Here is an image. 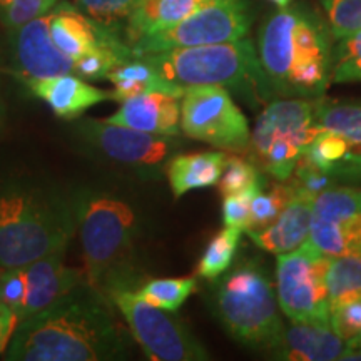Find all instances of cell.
Returning a JSON list of instances; mask_svg holds the SVG:
<instances>
[{"mask_svg":"<svg viewBox=\"0 0 361 361\" xmlns=\"http://www.w3.org/2000/svg\"><path fill=\"white\" fill-rule=\"evenodd\" d=\"M166 80L183 90L196 85L234 89L247 101L263 102L274 92L247 37L234 42L141 54Z\"/></svg>","mask_w":361,"mask_h":361,"instance_id":"5b68a950","label":"cell"},{"mask_svg":"<svg viewBox=\"0 0 361 361\" xmlns=\"http://www.w3.org/2000/svg\"><path fill=\"white\" fill-rule=\"evenodd\" d=\"M329 259L310 241L295 251L278 255L276 298L279 310L290 322L329 319Z\"/></svg>","mask_w":361,"mask_h":361,"instance_id":"8fae6325","label":"cell"},{"mask_svg":"<svg viewBox=\"0 0 361 361\" xmlns=\"http://www.w3.org/2000/svg\"><path fill=\"white\" fill-rule=\"evenodd\" d=\"M17 328V318L7 306L0 305V355L6 353L8 343Z\"/></svg>","mask_w":361,"mask_h":361,"instance_id":"74e56055","label":"cell"},{"mask_svg":"<svg viewBox=\"0 0 361 361\" xmlns=\"http://www.w3.org/2000/svg\"><path fill=\"white\" fill-rule=\"evenodd\" d=\"M49 32L59 51L75 61L101 44L104 25L90 19L75 6L62 2L51 11Z\"/></svg>","mask_w":361,"mask_h":361,"instance_id":"ffe728a7","label":"cell"},{"mask_svg":"<svg viewBox=\"0 0 361 361\" xmlns=\"http://www.w3.org/2000/svg\"><path fill=\"white\" fill-rule=\"evenodd\" d=\"M139 0H78L75 7L92 20L106 27H116L128 19Z\"/></svg>","mask_w":361,"mask_h":361,"instance_id":"e575fe53","label":"cell"},{"mask_svg":"<svg viewBox=\"0 0 361 361\" xmlns=\"http://www.w3.org/2000/svg\"><path fill=\"white\" fill-rule=\"evenodd\" d=\"M348 348H350V353H355V351H361V333L358 336H355L353 340L348 341Z\"/></svg>","mask_w":361,"mask_h":361,"instance_id":"f35d334b","label":"cell"},{"mask_svg":"<svg viewBox=\"0 0 361 361\" xmlns=\"http://www.w3.org/2000/svg\"><path fill=\"white\" fill-rule=\"evenodd\" d=\"M111 301L128 324L144 355L154 361H204L209 353L169 311L156 308L135 296L134 290L111 291Z\"/></svg>","mask_w":361,"mask_h":361,"instance_id":"ba28073f","label":"cell"},{"mask_svg":"<svg viewBox=\"0 0 361 361\" xmlns=\"http://www.w3.org/2000/svg\"><path fill=\"white\" fill-rule=\"evenodd\" d=\"M266 184V183H264ZM264 184L250 189V191L241 194H233V196L223 197V221L224 226L241 229L243 233L250 229L251 223V200Z\"/></svg>","mask_w":361,"mask_h":361,"instance_id":"d590c367","label":"cell"},{"mask_svg":"<svg viewBox=\"0 0 361 361\" xmlns=\"http://www.w3.org/2000/svg\"><path fill=\"white\" fill-rule=\"evenodd\" d=\"M329 324L348 343L361 333V293L350 295L329 306Z\"/></svg>","mask_w":361,"mask_h":361,"instance_id":"d6a6232c","label":"cell"},{"mask_svg":"<svg viewBox=\"0 0 361 361\" xmlns=\"http://www.w3.org/2000/svg\"><path fill=\"white\" fill-rule=\"evenodd\" d=\"M2 123H4V102H2V97H0V128H2Z\"/></svg>","mask_w":361,"mask_h":361,"instance_id":"60d3db41","label":"cell"},{"mask_svg":"<svg viewBox=\"0 0 361 361\" xmlns=\"http://www.w3.org/2000/svg\"><path fill=\"white\" fill-rule=\"evenodd\" d=\"M314 197L313 194L296 188L295 196L273 223L263 229H251V231H246V234L261 250L276 256L298 250L306 241H310Z\"/></svg>","mask_w":361,"mask_h":361,"instance_id":"e0dca14e","label":"cell"},{"mask_svg":"<svg viewBox=\"0 0 361 361\" xmlns=\"http://www.w3.org/2000/svg\"><path fill=\"white\" fill-rule=\"evenodd\" d=\"M269 2H273L274 6H276L278 8H281V7H288L291 4V0H269Z\"/></svg>","mask_w":361,"mask_h":361,"instance_id":"ab89813d","label":"cell"},{"mask_svg":"<svg viewBox=\"0 0 361 361\" xmlns=\"http://www.w3.org/2000/svg\"><path fill=\"white\" fill-rule=\"evenodd\" d=\"M180 130L228 152L247 151L251 130L246 116L221 85H196L180 97Z\"/></svg>","mask_w":361,"mask_h":361,"instance_id":"30bf717a","label":"cell"},{"mask_svg":"<svg viewBox=\"0 0 361 361\" xmlns=\"http://www.w3.org/2000/svg\"><path fill=\"white\" fill-rule=\"evenodd\" d=\"M213 0H139L126 19L124 39L135 40L169 29Z\"/></svg>","mask_w":361,"mask_h":361,"instance_id":"44dd1931","label":"cell"},{"mask_svg":"<svg viewBox=\"0 0 361 361\" xmlns=\"http://www.w3.org/2000/svg\"><path fill=\"white\" fill-rule=\"evenodd\" d=\"M218 184L219 192L224 197L246 192L252 188L261 186V184H264V179L261 178L258 168L252 162H247L236 156H228Z\"/></svg>","mask_w":361,"mask_h":361,"instance_id":"4dcf8cb0","label":"cell"},{"mask_svg":"<svg viewBox=\"0 0 361 361\" xmlns=\"http://www.w3.org/2000/svg\"><path fill=\"white\" fill-rule=\"evenodd\" d=\"M326 284L329 306L343 298L361 293V251L329 259Z\"/></svg>","mask_w":361,"mask_h":361,"instance_id":"83f0119b","label":"cell"},{"mask_svg":"<svg viewBox=\"0 0 361 361\" xmlns=\"http://www.w3.org/2000/svg\"><path fill=\"white\" fill-rule=\"evenodd\" d=\"M72 204L85 278L106 295L133 286L129 259L139 233L134 207L119 194L99 188L79 189Z\"/></svg>","mask_w":361,"mask_h":361,"instance_id":"277c9868","label":"cell"},{"mask_svg":"<svg viewBox=\"0 0 361 361\" xmlns=\"http://www.w3.org/2000/svg\"><path fill=\"white\" fill-rule=\"evenodd\" d=\"M196 290L197 283L194 278H164L151 279L134 293L146 303L174 313Z\"/></svg>","mask_w":361,"mask_h":361,"instance_id":"484cf974","label":"cell"},{"mask_svg":"<svg viewBox=\"0 0 361 361\" xmlns=\"http://www.w3.org/2000/svg\"><path fill=\"white\" fill-rule=\"evenodd\" d=\"M258 56L274 92L319 99L331 84L328 25L303 6L278 8L259 30Z\"/></svg>","mask_w":361,"mask_h":361,"instance_id":"3957f363","label":"cell"},{"mask_svg":"<svg viewBox=\"0 0 361 361\" xmlns=\"http://www.w3.org/2000/svg\"><path fill=\"white\" fill-rule=\"evenodd\" d=\"M252 12L247 0H213L169 29L130 44L135 56L169 49L234 42L251 29Z\"/></svg>","mask_w":361,"mask_h":361,"instance_id":"9c48e42d","label":"cell"},{"mask_svg":"<svg viewBox=\"0 0 361 361\" xmlns=\"http://www.w3.org/2000/svg\"><path fill=\"white\" fill-rule=\"evenodd\" d=\"M57 0H0V19L8 30L42 17L56 7Z\"/></svg>","mask_w":361,"mask_h":361,"instance_id":"836d02e7","label":"cell"},{"mask_svg":"<svg viewBox=\"0 0 361 361\" xmlns=\"http://www.w3.org/2000/svg\"><path fill=\"white\" fill-rule=\"evenodd\" d=\"M78 128L85 142L128 168L144 171L157 168L173 151L168 135L142 133L101 119H84Z\"/></svg>","mask_w":361,"mask_h":361,"instance_id":"4fadbf2b","label":"cell"},{"mask_svg":"<svg viewBox=\"0 0 361 361\" xmlns=\"http://www.w3.org/2000/svg\"><path fill=\"white\" fill-rule=\"evenodd\" d=\"M243 231L231 226H224V229L211 239L209 245L202 252L197 263V276L214 281L231 268L238 246L241 243Z\"/></svg>","mask_w":361,"mask_h":361,"instance_id":"d4e9b609","label":"cell"},{"mask_svg":"<svg viewBox=\"0 0 361 361\" xmlns=\"http://www.w3.org/2000/svg\"><path fill=\"white\" fill-rule=\"evenodd\" d=\"M335 180H350V183H361V149L350 152L335 169L331 171Z\"/></svg>","mask_w":361,"mask_h":361,"instance_id":"8d00e7d4","label":"cell"},{"mask_svg":"<svg viewBox=\"0 0 361 361\" xmlns=\"http://www.w3.org/2000/svg\"><path fill=\"white\" fill-rule=\"evenodd\" d=\"M74 233L71 194L29 176L0 178V269L66 252Z\"/></svg>","mask_w":361,"mask_h":361,"instance_id":"7a4b0ae2","label":"cell"},{"mask_svg":"<svg viewBox=\"0 0 361 361\" xmlns=\"http://www.w3.org/2000/svg\"><path fill=\"white\" fill-rule=\"evenodd\" d=\"M278 360L290 361H335L346 360L348 343L336 335L329 319L291 322L271 348Z\"/></svg>","mask_w":361,"mask_h":361,"instance_id":"2e32d148","label":"cell"},{"mask_svg":"<svg viewBox=\"0 0 361 361\" xmlns=\"http://www.w3.org/2000/svg\"><path fill=\"white\" fill-rule=\"evenodd\" d=\"M129 340L114 303L87 278L13 331L8 361H106L126 358Z\"/></svg>","mask_w":361,"mask_h":361,"instance_id":"6da1fadb","label":"cell"},{"mask_svg":"<svg viewBox=\"0 0 361 361\" xmlns=\"http://www.w3.org/2000/svg\"><path fill=\"white\" fill-rule=\"evenodd\" d=\"M51 12L27 22L12 32V54L22 79H45L74 74V59L59 51L49 32Z\"/></svg>","mask_w":361,"mask_h":361,"instance_id":"5bb4252c","label":"cell"},{"mask_svg":"<svg viewBox=\"0 0 361 361\" xmlns=\"http://www.w3.org/2000/svg\"><path fill=\"white\" fill-rule=\"evenodd\" d=\"M214 281L211 301L226 331L251 348H273L283 323L276 291L263 266L243 261Z\"/></svg>","mask_w":361,"mask_h":361,"instance_id":"8992f818","label":"cell"},{"mask_svg":"<svg viewBox=\"0 0 361 361\" xmlns=\"http://www.w3.org/2000/svg\"><path fill=\"white\" fill-rule=\"evenodd\" d=\"M361 80V32L338 39L333 49L331 84Z\"/></svg>","mask_w":361,"mask_h":361,"instance_id":"f546056e","label":"cell"},{"mask_svg":"<svg viewBox=\"0 0 361 361\" xmlns=\"http://www.w3.org/2000/svg\"><path fill=\"white\" fill-rule=\"evenodd\" d=\"M314 119L322 129L345 137L351 152L361 149V102H331L319 97Z\"/></svg>","mask_w":361,"mask_h":361,"instance_id":"cb8c5ba5","label":"cell"},{"mask_svg":"<svg viewBox=\"0 0 361 361\" xmlns=\"http://www.w3.org/2000/svg\"><path fill=\"white\" fill-rule=\"evenodd\" d=\"M310 243L335 258L361 251V189H324L314 197Z\"/></svg>","mask_w":361,"mask_h":361,"instance_id":"7c38bea8","label":"cell"},{"mask_svg":"<svg viewBox=\"0 0 361 361\" xmlns=\"http://www.w3.org/2000/svg\"><path fill=\"white\" fill-rule=\"evenodd\" d=\"M64 255L66 252H52L34 263L25 264V296L17 313V326L42 313L75 284L85 279L84 271L64 264Z\"/></svg>","mask_w":361,"mask_h":361,"instance_id":"9a60e30c","label":"cell"},{"mask_svg":"<svg viewBox=\"0 0 361 361\" xmlns=\"http://www.w3.org/2000/svg\"><path fill=\"white\" fill-rule=\"evenodd\" d=\"M25 84L61 119H78L90 107L111 99V92L94 87L75 74L30 79Z\"/></svg>","mask_w":361,"mask_h":361,"instance_id":"d6986e66","label":"cell"},{"mask_svg":"<svg viewBox=\"0 0 361 361\" xmlns=\"http://www.w3.org/2000/svg\"><path fill=\"white\" fill-rule=\"evenodd\" d=\"M295 192L296 188L288 180H279V184L271 186L269 191H264V188L259 189L251 200V223L247 231L263 229L273 223L291 201Z\"/></svg>","mask_w":361,"mask_h":361,"instance_id":"f1b7e54d","label":"cell"},{"mask_svg":"<svg viewBox=\"0 0 361 361\" xmlns=\"http://www.w3.org/2000/svg\"><path fill=\"white\" fill-rule=\"evenodd\" d=\"M228 156L221 151L196 152V154H179L171 157L166 164L169 186L174 197H180L189 191L209 188L218 184L223 174Z\"/></svg>","mask_w":361,"mask_h":361,"instance_id":"7402d4cb","label":"cell"},{"mask_svg":"<svg viewBox=\"0 0 361 361\" xmlns=\"http://www.w3.org/2000/svg\"><path fill=\"white\" fill-rule=\"evenodd\" d=\"M351 152V146L345 137L331 130H322L305 147L303 154L296 164L308 166L324 174H331L340 162Z\"/></svg>","mask_w":361,"mask_h":361,"instance_id":"4316f807","label":"cell"},{"mask_svg":"<svg viewBox=\"0 0 361 361\" xmlns=\"http://www.w3.org/2000/svg\"><path fill=\"white\" fill-rule=\"evenodd\" d=\"M316 101L283 97L264 107L247 147L256 168L278 180L291 178L305 147L323 130L314 119Z\"/></svg>","mask_w":361,"mask_h":361,"instance_id":"52a82bcc","label":"cell"},{"mask_svg":"<svg viewBox=\"0 0 361 361\" xmlns=\"http://www.w3.org/2000/svg\"><path fill=\"white\" fill-rule=\"evenodd\" d=\"M106 121L142 133L173 137L180 133V97L164 92L142 94L123 102Z\"/></svg>","mask_w":361,"mask_h":361,"instance_id":"ac0fdd59","label":"cell"},{"mask_svg":"<svg viewBox=\"0 0 361 361\" xmlns=\"http://www.w3.org/2000/svg\"><path fill=\"white\" fill-rule=\"evenodd\" d=\"M331 37L343 39L361 32V0H323Z\"/></svg>","mask_w":361,"mask_h":361,"instance_id":"1f68e13d","label":"cell"},{"mask_svg":"<svg viewBox=\"0 0 361 361\" xmlns=\"http://www.w3.org/2000/svg\"><path fill=\"white\" fill-rule=\"evenodd\" d=\"M107 79L114 85V89L111 90V101L121 104L149 92H164L176 97L184 96L183 89L166 80L141 56H133L128 61L121 62L111 71Z\"/></svg>","mask_w":361,"mask_h":361,"instance_id":"603a6c76","label":"cell"}]
</instances>
